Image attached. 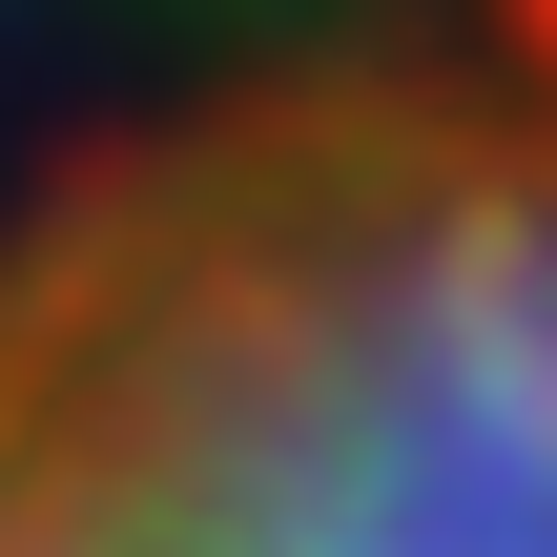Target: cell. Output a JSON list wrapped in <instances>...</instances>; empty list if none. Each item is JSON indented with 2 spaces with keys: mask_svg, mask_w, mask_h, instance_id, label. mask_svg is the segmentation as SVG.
Here are the masks:
<instances>
[{
  "mask_svg": "<svg viewBox=\"0 0 557 557\" xmlns=\"http://www.w3.org/2000/svg\"><path fill=\"white\" fill-rule=\"evenodd\" d=\"M0 557H557V83L248 62L41 165Z\"/></svg>",
  "mask_w": 557,
  "mask_h": 557,
  "instance_id": "obj_1",
  "label": "cell"
},
{
  "mask_svg": "<svg viewBox=\"0 0 557 557\" xmlns=\"http://www.w3.org/2000/svg\"><path fill=\"white\" fill-rule=\"evenodd\" d=\"M517 62H537V83H557V0H517Z\"/></svg>",
  "mask_w": 557,
  "mask_h": 557,
  "instance_id": "obj_2",
  "label": "cell"
}]
</instances>
